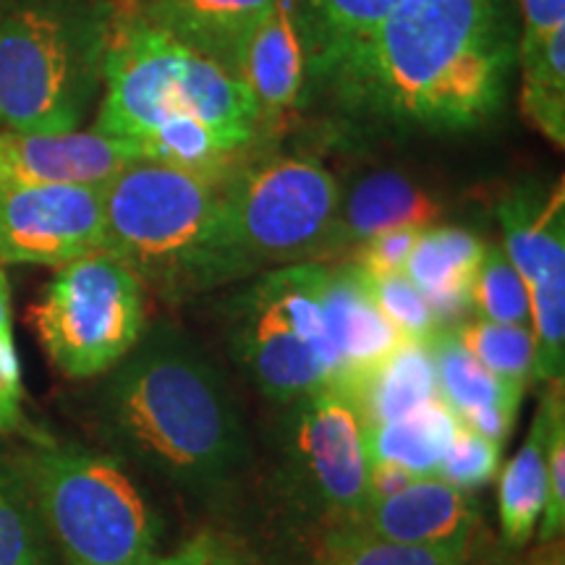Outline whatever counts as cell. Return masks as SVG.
<instances>
[{
	"label": "cell",
	"mask_w": 565,
	"mask_h": 565,
	"mask_svg": "<svg viewBox=\"0 0 565 565\" xmlns=\"http://www.w3.org/2000/svg\"><path fill=\"white\" fill-rule=\"evenodd\" d=\"M521 30L519 0H404L320 84L391 126L471 131L503 110Z\"/></svg>",
	"instance_id": "obj_1"
},
{
	"label": "cell",
	"mask_w": 565,
	"mask_h": 565,
	"mask_svg": "<svg viewBox=\"0 0 565 565\" xmlns=\"http://www.w3.org/2000/svg\"><path fill=\"white\" fill-rule=\"evenodd\" d=\"M249 87L116 0L95 126L139 160L217 171L249 158L265 131Z\"/></svg>",
	"instance_id": "obj_2"
},
{
	"label": "cell",
	"mask_w": 565,
	"mask_h": 565,
	"mask_svg": "<svg viewBox=\"0 0 565 565\" xmlns=\"http://www.w3.org/2000/svg\"><path fill=\"white\" fill-rule=\"evenodd\" d=\"M103 427L134 463L196 500L223 498L249 466L228 383L171 322L145 330L103 391Z\"/></svg>",
	"instance_id": "obj_3"
},
{
	"label": "cell",
	"mask_w": 565,
	"mask_h": 565,
	"mask_svg": "<svg viewBox=\"0 0 565 565\" xmlns=\"http://www.w3.org/2000/svg\"><path fill=\"white\" fill-rule=\"evenodd\" d=\"M233 168L129 162L103 186V252L171 303L244 280L225 225V181Z\"/></svg>",
	"instance_id": "obj_4"
},
{
	"label": "cell",
	"mask_w": 565,
	"mask_h": 565,
	"mask_svg": "<svg viewBox=\"0 0 565 565\" xmlns=\"http://www.w3.org/2000/svg\"><path fill=\"white\" fill-rule=\"evenodd\" d=\"M116 0L0 3V129L79 131L100 100Z\"/></svg>",
	"instance_id": "obj_5"
},
{
	"label": "cell",
	"mask_w": 565,
	"mask_h": 565,
	"mask_svg": "<svg viewBox=\"0 0 565 565\" xmlns=\"http://www.w3.org/2000/svg\"><path fill=\"white\" fill-rule=\"evenodd\" d=\"M63 565H150L158 519L121 461L42 437L17 456Z\"/></svg>",
	"instance_id": "obj_6"
},
{
	"label": "cell",
	"mask_w": 565,
	"mask_h": 565,
	"mask_svg": "<svg viewBox=\"0 0 565 565\" xmlns=\"http://www.w3.org/2000/svg\"><path fill=\"white\" fill-rule=\"evenodd\" d=\"M324 263H296L254 275L228 307V349L246 380L291 406L333 380Z\"/></svg>",
	"instance_id": "obj_7"
},
{
	"label": "cell",
	"mask_w": 565,
	"mask_h": 565,
	"mask_svg": "<svg viewBox=\"0 0 565 565\" xmlns=\"http://www.w3.org/2000/svg\"><path fill=\"white\" fill-rule=\"evenodd\" d=\"M343 189L312 154L246 158L225 181V225L244 280L296 263H324Z\"/></svg>",
	"instance_id": "obj_8"
},
{
	"label": "cell",
	"mask_w": 565,
	"mask_h": 565,
	"mask_svg": "<svg viewBox=\"0 0 565 565\" xmlns=\"http://www.w3.org/2000/svg\"><path fill=\"white\" fill-rule=\"evenodd\" d=\"M38 338L55 370L92 380L116 370L145 335L147 288L121 259L92 252L55 267L32 307Z\"/></svg>",
	"instance_id": "obj_9"
},
{
	"label": "cell",
	"mask_w": 565,
	"mask_h": 565,
	"mask_svg": "<svg viewBox=\"0 0 565 565\" xmlns=\"http://www.w3.org/2000/svg\"><path fill=\"white\" fill-rule=\"evenodd\" d=\"M282 440V487L301 511L356 521L370 505V424L341 385H324L288 406Z\"/></svg>",
	"instance_id": "obj_10"
},
{
	"label": "cell",
	"mask_w": 565,
	"mask_h": 565,
	"mask_svg": "<svg viewBox=\"0 0 565 565\" xmlns=\"http://www.w3.org/2000/svg\"><path fill=\"white\" fill-rule=\"evenodd\" d=\"M503 252L529 294L536 380L563 383L565 370V189L526 181L498 204Z\"/></svg>",
	"instance_id": "obj_11"
},
{
	"label": "cell",
	"mask_w": 565,
	"mask_h": 565,
	"mask_svg": "<svg viewBox=\"0 0 565 565\" xmlns=\"http://www.w3.org/2000/svg\"><path fill=\"white\" fill-rule=\"evenodd\" d=\"M105 196L92 183L0 192V267H61L103 249Z\"/></svg>",
	"instance_id": "obj_12"
},
{
	"label": "cell",
	"mask_w": 565,
	"mask_h": 565,
	"mask_svg": "<svg viewBox=\"0 0 565 565\" xmlns=\"http://www.w3.org/2000/svg\"><path fill=\"white\" fill-rule=\"evenodd\" d=\"M139 160L129 147L97 131L34 134L0 129V192L47 183L105 186Z\"/></svg>",
	"instance_id": "obj_13"
},
{
	"label": "cell",
	"mask_w": 565,
	"mask_h": 565,
	"mask_svg": "<svg viewBox=\"0 0 565 565\" xmlns=\"http://www.w3.org/2000/svg\"><path fill=\"white\" fill-rule=\"evenodd\" d=\"M324 320H328L333 380L351 391L366 372L406 341L372 294L370 275L353 259L324 263Z\"/></svg>",
	"instance_id": "obj_14"
},
{
	"label": "cell",
	"mask_w": 565,
	"mask_h": 565,
	"mask_svg": "<svg viewBox=\"0 0 565 565\" xmlns=\"http://www.w3.org/2000/svg\"><path fill=\"white\" fill-rule=\"evenodd\" d=\"M236 76L249 87L265 121H275L303 103L312 84V51L296 0H275L246 40Z\"/></svg>",
	"instance_id": "obj_15"
},
{
	"label": "cell",
	"mask_w": 565,
	"mask_h": 565,
	"mask_svg": "<svg viewBox=\"0 0 565 565\" xmlns=\"http://www.w3.org/2000/svg\"><path fill=\"white\" fill-rule=\"evenodd\" d=\"M351 524L404 545H471L479 508L469 492L440 477H414L401 490L372 500Z\"/></svg>",
	"instance_id": "obj_16"
},
{
	"label": "cell",
	"mask_w": 565,
	"mask_h": 565,
	"mask_svg": "<svg viewBox=\"0 0 565 565\" xmlns=\"http://www.w3.org/2000/svg\"><path fill=\"white\" fill-rule=\"evenodd\" d=\"M435 359L437 395L463 427L475 429L494 445H505L519 416L526 391L508 385L456 341L450 328H440L429 338Z\"/></svg>",
	"instance_id": "obj_17"
},
{
	"label": "cell",
	"mask_w": 565,
	"mask_h": 565,
	"mask_svg": "<svg viewBox=\"0 0 565 565\" xmlns=\"http://www.w3.org/2000/svg\"><path fill=\"white\" fill-rule=\"evenodd\" d=\"M443 215L440 202L406 173H366L341 196L324 259L356 252L366 238L393 228H427Z\"/></svg>",
	"instance_id": "obj_18"
},
{
	"label": "cell",
	"mask_w": 565,
	"mask_h": 565,
	"mask_svg": "<svg viewBox=\"0 0 565 565\" xmlns=\"http://www.w3.org/2000/svg\"><path fill=\"white\" fill-rule=\"evenodd\" d=\"M275 0H139L145 17L204 58L236 74L246 40Z\"/></svg>",
	"instance_id": "obj_19"
},
{
	"label": "cell",
	"mask_w": 565,
	"mask_h": 565,
	"mask_svg": "<svg viewBox=\"0 0 565 565\" xmlns=\"http://www.w3.org/2000/svg\"><path fill=\"white\" fill-rule=\"evenodd\" d=\"M482 254V238L456 225H427L416 236L404 273L433 307L440 328L463 322Z\"/></svg>",
	"instance_id": "obj_20"
},
{
	"label": "cell",
	"mask_w": 565,
	"mask_h": 565,
	"mask_svg": "<svg viewBox=\"0 0 565 565\" xmlns=\"http://www.w3.org/2000/svg\"><path fill=\"white\" fill-rule=\"evenodd\" d=\"M563 408V383H550V393L536 408L532 427L515 450V456L505 463L498 487V515L500 534L505 547L521 550L540 526L542 508H545L547 490V445L555 419Z\"/></svg>",
	"instance_id": "obj_21"
},
{
	"label": "cell",
	"mask_w": 565,
	"mask_h": 565,
	"mask_svg": "<svg viewBox=\"0 0 565 565\" xmlns=\"http://www.w3.org/2000/svg\"><path fill=\"white\" fill-rule=\"evenodd\" d=\"M366 424H383L440 398L429 343L404 341L349 391Z\"/></svg>",
	"instance_id": "obj_22"
},
{
	"label": "cell",
	"mask_w": 565,
	"mask_h": 565,
	"mask_svg": "<svg viewBox=\"0 0 565 565\" xmlns=\"http://www.w3.org/2000/svg\"><path fill=\"white\" fill-rule=\"evenodd\" d=\"M458 422L440 398L398 419L372 424L366 433L372 463L395 466L412 477H437Z\"/></svg>",
	"instance_id": "obj_23"
},
{
	"label": "cell",
	"mask_w": 565,
	"mask_h": 565,
	"mask_svg": "<svg viewBox=\"0 0 565 565\" xmlns=\"http://www.w3.org/2000/svg\"><path fill=\"white\" fill-rule=\"evenodd\" d=\"M521 110L555 147L565 145V24L524 32L519 42Z\"/></svg>",
	"instance_id": "obj_24"
},
{
	"label": "cell",
	"mask_w": 565,
	"mask_h": 565,
	"mask_svg": "<svg viewBox=\"0 0 565 565\" xmlns=\"http://www.w3.org/2000/svg\"><path fill=\"white\" fill-rule=\"evenodd\" d=\"M309 51H312V84L356 42L377 30L404 0H296Z\"/></svg>",
	"instance_id": "obj_25"
},
{
	"label": "cell",
	"mask_w": 565,
	"mask_h": 565,
	"mask_svg": "<svg viewBox=\"0 0 565 565\" xmlns=\"http://www.w3.org/2000/svg\"><path fill=\"white\" fill-rule=\"evenodd\" d=\"M0 565H58L17 456L0 437Z\"/></svg>",
	"instance_id": "obj_26"
},
{
	"label": "cell",
	"mask_w": 565,
	"mask_h": 565,
	"mask_svg": "<svg viewBox=\"0 0 565 565\" xmlns=\"http://www.w3.org/2000/svg\"><path fill=\"white\" fill-rule=\"evenodd\" d=\"M471 545H404L353 524H335L324 536L320 565H469Z\"/></svg>",
	"instance_id": "obj_27"
},
{
	"label": "cell",
	"mask_w": 565,
	"mask_h": 565,
	"mask_svg": "<svg viewBox=\"0 0 565 565\" xmlns=\"http://www.w3.org/2000/svg\"><path fill=\"white\" fill-rule=\"evenodd\" d=\"M450 333L487 372L508 385L526 391L536 380V349L532 330L524 324L463 320Z\"/></svg>",
	"instance_id": "obj_28"
},
{
	"label": "cell",
	"mask_w": 565,
	"mask_h": 565,
	"mask_svg": "<svg viewBox=\"0 0 565 565\" xmlns=\"http://www.w3.org/2000/svg\"><path fill=\"white\" fill-rule=\"evenodd\" d=\"M469 309L477 320L529 328L526 286L500 244H484L482 263L469 291Z\"/></svg>",
	"instance_id": "obj_29"
},
{
	"label": "cell",
	"mask_w": 565,
	"mask_h": 565,
	"mask_svg": "<svg viewBox=\"0 0 565 565\" xmlns=\"http://www.w3.org/2000/svg\"><path fill=\"white\" fill-rule=\"evenodd\" d=\"M24 380H21V362L13 335V307H11V282L0 267V437L19 435L24 440L38 443L42 435L32 427L24 412Z\"/></svg>",
	"instance_id": "obj_30"
},
{
	"label": "cell",
	"mask_w": 565,
	"mask_h": 565,
	"mask_svg": "<svg viewBox=\"0 0 565 565\" xmlns=\"http://www.w3.org/2000/svg\"><path fill=\"white\" fill-rule=\"evenodd\" d=\"M372 294L377 299L380 309L393 328L398 330L406 341L427 343L440 324H437L433 307L424 299L419 288L406 278V273L385 275V278H370Z\"/></svg>",
	"instance_id": "obj_31"
},
{
	"label": "cell",
	"mask_w": 565,
	"mask_h": 565,
	"mask_svg": "<svg viewBox=\"0 0 565 565\" xmlns=\"http://www.w3.org/2000/svg\"><path fill=\"white\" fill-rule=\"evenodd\" d=\"M500 450H503V445H494L487 437L477 435L475 429L458 424L454 440H450L443 456L440 469H437V477L458 487V490H479V487L498 477Z\"/></svg>",
	"instance_id": "obj_32"
},
{
	"label": "cell",
	"mask_w": 565,
	"mask_h": 565,
	"mask_svg": "<svg viewBox=\"0 0 565 565\" xmlns=\"http://www.w3.org/2000/svg\"><path fill=\"white\" fill-rule=\"evenodd\" d=\"M565 526V412L555 419L547 445V490L545 508H542L540 534L542 542H553L563 534Z\"/></svg>",
	"instance_id": "obj_33"
},
{
	"label": "cell",
	"mask_w": 565,
	"mask_h": 565,
	"mask_svg": "<svg viewBox=\"0 0 565 565\" xmlns=\"http://www.w3.org/2000/svg\"><path fill=\"white\" fill-rule=\"evenodd\" d=\"M422 228H393L366 242L353 252V263L370 275V278H385V275L404 273L408 254H412L416 236Z\"/></svg>",
	"instance_id": "obj_34"
},
{
	"label": "cell",
	"mask_w": 565,
	"mask_h": 565,
	"mask_svg": "<svg viewBox=\"0 0 565 565\" xmlns=\"http://www.w3.org/2000/svg\"><path fill=\"white\" fill-rule=\"evenodd\" d=\"M150 565H254L236 542L223 534L202 532L183 542L179 550L158 555Z\"/></svg>",
	"instance_id": "obj_35"
},
{
	"label": "cell",
	"mask_w": 565,
	"mask_h": 565,
	"mask_svg": "<svg viewBox=\"0 0 565 565\" xmlns=\"http://www.w3.org/2000/svg\"><path fill=\"white\" fill-rule=\"evenodd\" d=\"M524 32H545L565 24V0H519Z\"/></svg>",
	"instance_id": "obj_36"
},
{
	"label": "cell",
	"mask_w": 565,
	"mask_h": 565,
	"mask_svg": "<svg viewBox=\"0 0 565 565\" xmlns=\"http://www.w3.org/2000/svg\"><path fill=\"white\" fill-rule=\"evenodd\" d=\"M529 565H540V563H529Z\"/></svg>",
	"instance_id": "obj_37"
},
{
	"label": "cell",
	"mask_w": 565,
	"mask_h": 565,
	"mask_svg": "<svg viewBox=\"0 0 565 565\" xmlns=\"http://www.w3.org/2000/svg\"><path fill=\"white\" fill-rule=\"evenodd\" d=\"M0 3H3V0H0Z\"/></svg>",
	"instance_id": "obj_38"
}]
</instances>
